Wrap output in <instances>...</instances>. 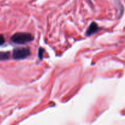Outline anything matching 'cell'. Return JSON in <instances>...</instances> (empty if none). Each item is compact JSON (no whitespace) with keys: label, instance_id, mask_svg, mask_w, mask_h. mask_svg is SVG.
<instances>
[{"label":"cell","instance_id":"6da1fadb","mask_svg":"<svg viewBox=\"0 0 125 125\" xmlns=\"http://www.w3.org/2000/svg\"><path fill=\"white\" fill-rule=\"evenodd\" d=\"M33 40V35L28 32H17L11 37V41L16 44H26Z\"/></svg>","mask_w":125,"mask_h":125},{"label":"cell","instance_id":"7a4b0ae2","mask_svg":"<svg viewBox=\"0 0 125 125\" xmlns=\"http://www.w3.org/2000/svg\"><path fill=\"white\" fill-rule=\"evenodd\" d=\"M31 55L29 48H15L13 50L12 56L14 59H24Z\"/></svg>","mask_w":125,"mask_h":125},{"label":"cell","instance_id":"3957f363","mask_svg":"<svg viewBox=\"0 0 125 125\" xmlns=\"http://www.w3.org/2000/svg\"><path fill=\"white\" fill-rule=\"evenodd\" d=\"M99 29H100V28H99L97 23H96L95 22H92L87 30L86 35L87 36L92 35L93 34L97 32Z\"/></svg>","mask_w":125,"mask_h":125},{"label":"cell","instance_id":"277c9868","mask_svg":"<svg viewBox=\"0 0 125 125\" xmlns=\"http://www.w3.org/2000/svg\"><path fill=\"white\" fill-rule=\"evenodd\" d=\"M10 53L9 51H0V60H6L10 59Z\"/></svg>","mask_w":125,"mask_h":125},{"label":"cell","instance_id":"5b68a950","mask_svg":"<svg viewBox=\"0 0 125 125\" xmlns=\"http://www.w3.org/2000/svg\"><path fill=\"white\" fill-rule=\"evenodd\" d=\"M45 50L44 49L42 48H40L39 49V57L40 58V59H42L43 58V55L44 54Z\"/></svg>","mask_w":125,"mask_h":125},{"label":"cell","instance_id":"8992f818","mask_svg":"<svg viewBox=\"0 0 125 125\" xmlns=\"http://www.w3.org/2000/svg\"><path fill=\"white\" fill-rule=\"evenodd\" d=\"M5 43V39L2 34H0V46Z\"/></svg>","mask_w":125,"mask_h":125}]
</instances>
